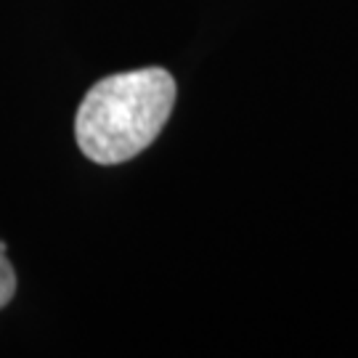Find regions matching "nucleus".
<instances>
[{"label":"nucleus","mask_w":358,"mask_h":358,"mask_svg":"<svg viewBox=\"0 0 358 358\" xmlns=\"http://www.w3.org/2000/svg\"><path fill=\"white\" fill-rule=\"evenodd\" d=\"M13 292H16V273L6 257V244L0 242V308L11 303Z\"/></svg>","instance_id":"f03ea898"},{"label":"nucleus","mask_w":358,"mask_h":358,"mask_svg":"<svg viewBox=\"0 0 358 358\" xmlns=\"http://www.w3.org/2000/svg\"><path fill=\"white\" fill-rule=\"evenodd\" d=\"M176 103V80L159 66L103 77L75 117L77 146L99 165H120L162 133Z\"/></svg>","instance_id":"f257e3e1"}]
</instances>
